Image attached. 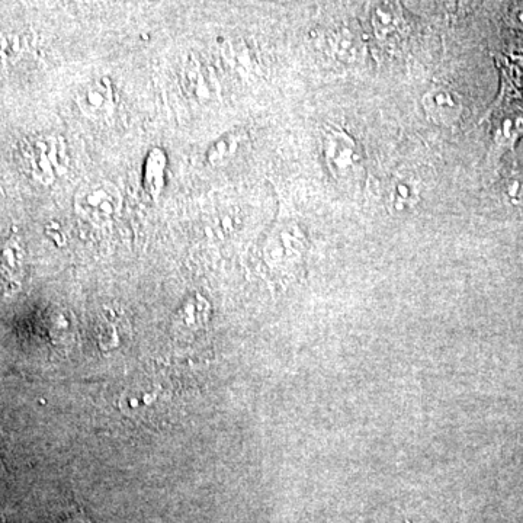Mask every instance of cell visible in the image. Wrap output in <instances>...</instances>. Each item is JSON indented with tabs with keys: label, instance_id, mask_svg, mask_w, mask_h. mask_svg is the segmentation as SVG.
<instances>
[{
	"label": "cell",
	"instance_id": "14",
	"mask_svg": "<svg viewBox=\"0 0 523 523\" xmlns=\"http://www.w3.org/2000/svg\"><path fill=\"white\" fill-rule=\"evenodd\" d=\"M67 523H88V521H85V519L77 518V519H72V521H69Z\"/></svg>",
	"mask_w": 523,
	"mask_h": 523
},
{
	"label": "cell",
	"instance_id": "12",
	"mask_svg": "<svg viewBox=\"0 0 523 523\" xmlns=\"http://www.w3.org/2000/svg\"><path fill=\"white\" fill-rule=\"evenodd\" d=\"M330 46L338 59L352 60L358 56V44L351 32L338 31L330 38Z\"/></svg>",
	"mask_w": 523,
	"mask_h": 523
},
{
	"label": "cell",
	"instance_id": "1",
	"mask_svg": "<svg viewBox=\"0 0 523 523\" xmlns=\"http://www.w3.org/2000/svg\"><path fill=\"white\" fill-rule=\"evenodd\" d=\"M324 165L339 184L352 185L365 173V154L361 144L342 128L327 125L322 133Z\"/></svg>",
	"mask_w": 523,
	"mask_h": 523
},
{
	"label": "cell",
	"instance_id": "15",
	"mask_svg": "<svg viewBox=\"0 0 523 523\" xmlns=\"http://www.w3.org/2000/svg\"><path fill=\"white\" fill-rule=\"evenodd\" d=\"M0 473H2V464H0Z\"/></svg>",
	"mask_w": 523,
	"mask_h": 523
},
{
	"label": "cell",
	"instance_id": "9",
	"mask_svg": "<svg viewBox=\"0 0 523 523\" xmlns=\"http://www.w3.org/2000/svg\"><path fill=\"white\" fill-rule=\"evenodd\" d=\"M420 192L415 182L396 179L388 189V208L391 213L407 214L419 204Z\"/></svg>",
	"mask_w": 523,
	"mask_h": 523
},
{
	"label": "cell",
	"instance_id": "10",
	"mask_svg": "<svg viewBox=\"0 0 523 523\" xmlns=\"http://www.w3.org/2000/svg\"><path fill=\"white\" fill-rule=\"evenodd\" d=\"M401 25H403V16L396 5L383 3L375 8L374 14H372V27L380 40L387 41L399 35Z\"/></svg>",
	"mask_w": 523,
	"mask_h": 523
},
{
	"label": "cell",
	"instance_id": "4",
	"mask_svg": "<svg viewBox=\"0 0 523 523\" xmlns=\"http://www.w3.org/2000/svg\"><path fill=\"white\" fill-rule=\"evenodd\" d=\"M76 105L89 120H108L117 109L114 85L107 76L95 77L80 86L76 93Z\"/></svg>",
	"mask_w": 523,
	"mask_h": 523
},
{
	"label": "cell",
	"instance_id": "13",
	"mask_svg": "<svg viewBox=\"0 0 523 523\" xmlns=\"http://www.w3.org/2000/svg\"><path fill=\"white\" fill-rule=\"evenodd\" d=\"M506 194L512 201H523V170L510 176L506 182Z\"/></svg>",
	"mask_w": 523,
	"mask_h": 523
},
{
	"label": "cell",
	"instance_id": "2",
	"mask_svg": "<svg viewBox=\"0 0 523 523\" xmlns=\"http://www.w3.org/2000/svg\"><path fill=\"white\" fill-rule=\"evenodd\" d=\"M22 162L35 181L53 184L69 168L66 143L59 136H40L25 141Z\"/></svg>",
	"mask_w": 523,
	"mask_h": 523
},
{
	"label": "cell",
	"instance_id": "8",
	"mask_svg": "<svg viewBox=\"0 0 523 523\" xmlns=\"http://www.w3.org/2000/svg\"><path fill=\"white\" fill-rule=\"evenodd\" d=\"M166 166H168L166 153L160 147H153L147 154L143 172L144 191L153 200H157L165 188Z\"/></svg>",
	"mask_w": 523,
	"mask_h": 523
},
{
	"label": "cell",
	"instance_id": "11",
	"mask_svg": "<svg viewBox=\"0 0 523 523\" xmlns=\"http://www.w3.org/2000/svg\"><path fill=\"white\" fill-rule=\"evenodd\" d=\"M245 139V131H231V133L221 136L220 139L211 144L210 149L205 153V160H207L208 165L218 166L229 162Z\"/></svg>",
	"mask_w": 523,
	"mask_h": 523
},
{
	"label": "cell",
	"instance_id": "3",
	"mask_svg": "<svg viewBox=\"0 0 523 523\" xmlns=\"http://www.w3.org/2000/svg\"><path fill=\"white\" fill-rule=\"evenodd\" d=\"M75 210L83 220L95 226H105L120 216L123 210V194L112 182H88L77 189Z\"/></svg>",
	"mask_w": 523,
	"mask_h": 523
},
{
	"label": "cell",
	"instance_id": "5",
	"mask_svg": "<svg viewBox=\"0 0 523 523\" xmlns=\"http://www.w3.org/2000/svg\"><path fill=\"white\" fill-rule=\"evenodd\" d=\"M422 107L426 117L442 128H451L460 123L462 109L461 96L445 86H435L422 96Z\"/></svg>",
	"mask_w": 523,
	"mask_h": 523
},
{
	"label": "cell",
	"instance_id": "6",
	"mask_svg": "<svg viewBox=\"0 0 523 523\" xmlns=\"http://www.w3.org/2000/svg\"><path fill=\"white\" fill-rule=\"evenodd\" d=\"M181 80L186 95L197 104H208L218 96V83L213 70L198 59L184 64Z\"/></svg>",
	"mask_w": 523,
	"mask_h": 523
},
{
	"label": "cell",
	"instance_id": "7",
	"mask_svg": "<svg viewBox=\"0 0 523 523\" xmlns=\"http://www.w3.org/2000/svg\"><path fill=\"white\" fill-rule=\"evenodd\" d=\"M24 268V246L18 237H11L0 252V278L6 287L14 288L21 284Z\"/></svg>",
	"mask_w": 523,
	"mask_h": 523
}]
</instances>
